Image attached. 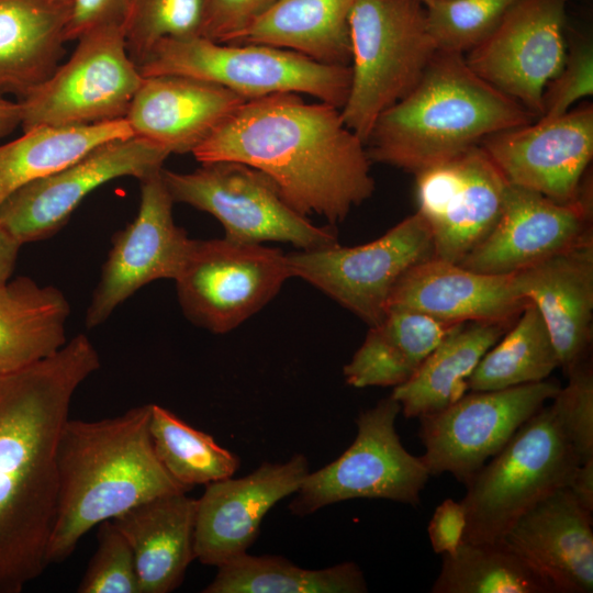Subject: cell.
I'll list each match as a JSON object with an SVG mask.
<instances>
[{
  "label": "cell",
  "instance_id": "cell-24",
  "mask_svg": "<svg viewBox=\"0 0 593 593\" xmlns=\"http://www.w3.org/2000/svg\"><path fill=\"white\" fill-rule=\"evenodd\" d=\"M247 99L178 75L144 77L125 120L133 135L169 154L191 153Z\"/></svg>",
  "mask_w": 593,
  "mask_h": 593
},
{
  "label": "cell",
  "instance_id": "cell-28",
  "mask_svg": "<svg viewBox=\"0 0 593 593\" xmlns=\"http://www.w3.org/2000/svg\"><path fill=\"white\" fill-rule=\"evenodd\" d=\"M465 323H450L423 313L389 311L369 332L344 367L354 388L398 387L410 380L429 354Z\"/></svg>",
  "mask_w": 593,
  "mask_h": 593
},
{
  "label": "cell",
  "instance_id": "cell-16",
  "mask_svg": "<svg viewBox=\"0 0 593 593\" xmlns=\"http://www.w3.org/2000/svg\"><path fill=\"white\" fill-rule=\"evenodd\" d=\"M415 176L434 257L460 264L496 224L510 183L480 144Z\"/></svg>",
  "mask_w": 593,
  "mask_h": 593
},
{
  "label": "cell",
  "instance_id": "cell-40",
  "mask_svg": "<svg viewBox=\"0 0 593 593\" xmlns=\"http://www.w3.org/2000/svg\"><path fill=\"white\" fill-rule=\"evenodd\" d=\"M592 93L593 48L589 40H581L572 45L562 68L547 85L539 119L560 116L571 110L577 101Z\"/></svg>",
  "mask_w": 593,
  "mask_h": 593
},
{
  "label": "cell",
  "instance_id": "cell-35",
  "mask_svg": "<svg viewBox=\"0 0 593 593\" xmlns=\"http://www.w3.org/2000/svg\"><path fill=\"white\" fill-rule=\"evenodd\" d=\"M149 434L165 469L189 490L233 477L239 468L236 455L158 404H150Z\"/></svg>",
  "mask_w": 593,
  "mask_h": 593
},
{
  "label": "cell",
  "instance_id": "cell-10",
  "mask_svg": "<svg viewBox=\"0 0 593 593\" xmlns=\"http://www.w3.org/2000/svg\"><path fill=\"white\" fill-rule=\"evenodd\" d=\"M400 403L391 395L359 413L353 444L334 461L306 475L289 505L304 516L338 502L381 499L417 505L430 477L395 428Z\"/></svg>",
  "mask_w": 593,
  "mask_h": 593
},
{
  "label": "cell",
  "instance_id": "cell-37",
  "mask_svg": "<svg viewBox=\"0 0 593 593\" xmlns=\"http://www.w3.org/2000/svg\"><path fill=\"white\" fill-rule=\"evenodd\" d=\"M202 9V0H133L125 43L136 66L164 38L200 35Z\"/></svg>",
  "mask_w": 593,
  "mask_h": 593
},
{
  "label": "cell",
  "instance_id": "cell-9",
  "mask_svg": "<svg viewBox=\"0 0 593 593\" xmlns=\"http://www.w3.org/2000/svg\"><path fill=\"white\" fill-rule=\"evenodd\" d=\"M76 41L68 60L19 101L23 132L125 119L144 77L128 55L124 27H98Z\"/></svg>",
  "mask_w": 593,
  "mask_h": 593
},
{
  "label": "cell",
  "instance_id": "cell-19",
  "mask_svg": "<svg viewBox=\"0 0 593 593\" xmlns=\"http://www.w3.org/2000/svg\"><path fill=\"white\" fill-rule=\"evenodd\" d=\"M592 192L559 203L538 192L508 186L491 232L460 261L462 268L511 276L559 254L592 233Z\"/></svg>",
  "mask_w": 593,
  "mask_h": 593
},
{
  "label": "cell",
  "instance_id": "cell-11",
  "mask_svg": "<svg viewBox=\"0 0 593 593\" xmlns=\"http://www.w3.org/2000/svg\"><path fill=\"white\" fill-rule=\"evenodd\" d=\"M289 278L282 250L224 236L192 239L174 281L183 314L202 328L225 334L261 310Z\"/></svg>",
  "mask_w": 593,
  "mask_h": 593
},
{
  "label": "cell",
  "instance_id": "cell-41",
  "mask_svg": "<svg viewBox=\"0 0 593 593\" xmlns=\"http://www.w3.org/2000/svg\"><path fill=\"white\" fill-rule=\"evenodd\" d=\"M200 36L228 43L275 0H202Z\"/></svg>",
  "mask_w": 593,
  "mask_h": 593
},
{
  "label": "cell",
  "instance_id": "cell-27",
  "mask_svg": "<svg viewBox=\"0 0 593 593\" xmlns=\"http://www.w3.org/2000/svg\"><path fill=\"white\" fill-rule=\"evenodd\" d=\"M358 0H275L227 44H261L321 64L350 66L349 16Z\"/></svg>",
  "mask_w": 593,
  "mask_h": 593
},
{
  "label": "cell",
  "instance_id": "cell-1",
  "mask_svg": "<svg viewBox=\"0 0 593 593\" xmlns=\"http://www.w3.org/2000/svg\"><path fill=\"white\" fill-rule=\"evenodd\" d=\"M100 368L85 334L54 355L0 374V593L47 568L58 504L57 449L79 385Z\"/></svg>",
  "mask_w": 593,
  "mask_h": 593
},
{
  "label": "cell",
  "instance_id": "cell-18",
  "mask_svg": "<svg viewBox=\"0 0 593 593\" xmlns=\"http://www.w3.org/2000/svg\"><path fill=\"white\" fill-rule=\"evenodd\" d=\"M480 145L510 184L574 202L589 187L583 178L593 157L592 104L497 132Z\"/></svg>",
  "mask_w": 593,
  "mask_h": 593
},
{
  "label": "cell",
  "instance_id": "cell-8",
  "mask_svg": "<svg viewBox=\"0 0 593 593\" xmlns=\"http://www.w3.org/2000/svg\"><path fill=\"white\" fill-rule=\"evenodd\" d=\"M174 200L214 216L225 237L244 243L282 242L299 249L338 243L331 227L314 225L293 210L262 171L236 161L201 164L191 172L161 170Z\"/></svg>",
  "mask_w": 593,
  "mask_h": 593
},
{
  "label": "cell",
  "instance_id": "cell-32",
  "mask_svg": "<svg viewBox=\"0 0 593 593\" xmlns=\"http://www.w3.org/2000/svg\"><path fill=\"white\" fill-rule=\"evenodd\" d=\"M203 593H365L360 567L346 561L325 569H304L275 555L247 552L217 567Z\"/></svg>",
  "mask_w": 593,
  "mask_h": 593
},
{
  "label": "cell",
  "instance_id": "cell-45",
  "mask_svg": "<svg viewBox=\"0 0 593 593\" xmlns=\"http://www.w3.org/2000/svg\"><path fill=\"white\" fill-rule=\"evenodd\" d=\"M22 245L0 227V284L11 279Z\"/></svg>",
  "mask_w": 593,
  "mask_h": 593
},
{
  "label": "cell",
  "instance_id": "cell-13",
  "mask_svg": "<svg viewBox=\"0 0 593 593\" xmlns=\"http://www.w3.org/2000/svg\"><path fill=\"white\" fill-rule=\"evenodd\" d=\"M561 385L540 381L502 390L471 391L419 418L421 456L430 475L449 472L465 485Z\"/></svg>",
  "mask_w": 593,
  "mask_h": 593
},
{
  "label": "cell",
  "instance_id": "cell-25",
  "mask_svg": "<svg viewBox=\"0 0 593 593\" xmlns=\"http://www.w3.org/2000/svg\"><path fill=\"white\" fill-rule=\"evenodd\" d=\"M197 500L163 495L111 519L130 544L141 593H168L183 581L194 560Z\"/></svg>",
  "mask_w": 593,
  "mask_h": 593
},
{
  "label": "cell",
  "instance_id": "cell-47",
  "mask_svg": "<svg viewBox=\"0 0 593 593\" xmlns=\"http://www.w3.org/2000/svg\"><path fill=\"white\" fill-rule=\"evenodd\" d=\"M421 1H422L423 3H425V4H428V3H430L433 0H421Z\"/></svg>",
  "mask_w": 593,
  "mask_h": 593
},
{
  "label": "cell",
  "instance_id": "cell-21",
  "mask_svg": "<svg viewBox=\"0 0 593 593\" xmlns=\"http://www.w3.org/2000/svg\"><path fill=\"white\" fill-rule=\"evenodd\" d=\"M500 542L542 575L553 593L593 591L592 513L566 486L524 512Z\"/></svg>",
  "mask_w": 593,
  "mask_h": 593
},
{
  "label": "cell",
  "instance_id": "cell-29",
  "mask_svg": "<svg viewBox=\"0 0 593 593\" xmlns=\"http://www.w3.org/2000/svg\"><path fill=\"white\" fill-rule=\"evenodd\" d=\"M70 305L56 287L30 277L0 284V374L30 367L68 342Z\"/></svg>",
  "mask_w": 593,
  "mask_h": 593
},
{
  "label": "cell",
  "instance_id": "cell-14",
  "mask_svg": "<svg viewBox=\"0 0 593 593\" xmlns=\"http://www.w3.org/2000/svg\"><path fill=\"white\" fill-rule=\"evenodd\" d=\"M169 155L135 135L108 141L14 191L0 205V227L21 245L46 239L68 222L89 193L122 177L141 181L160 171Z\"/></svg>",
  "mask_w": 593,
  "mask_h": 593
},
{
  "label": "cell",
  "instance_id": "cell-20",
  "mask_svg": "<svg viewBox=\"0 0 593 593\" xmlns=\"http://www.w3.org/2000/svg\"><path fill=\"white\" fill-rule=\"evenodd\" d=\"M310 472L304 455L286 462H264L243 478L213 481L197 500L194 558L220 567L247 552L266 514L295 493Z\"/></svg>",
  "mask_w": 593,
  "mask_h": 593
},
{
  "label": "cell",
  "instance_id": "cell-12",
  "mask_svg": "<svg viewBox=\"0 0 593 593\" xmlns=\"http://www.w3.org/2000/svg\"><path fill=\"white\" fill-rule=\"evenodd\" d=\"M434 257L432 234L415 212L379 238L287 254L291 277L309 282L369 326L387 315L389 295L415 265Z\"/></svg>",
  "mask_w": 593,
  "mask_h": 593
},
{
  "label": "cell",
  "instance_id": "cell-36",
  "mask_svg": "<svg viewBox=\"0 0 593 593\" xmlns=\"http://www.w3.org/2000/svg\"><path fill=\"white\" fill-rule=\"evenodd\" d=\"M519 0H433L426 20L437 49L466 54L483 42Z\"/></svg>",
  "mask_w": 593,
  "mask_h": 593
},
{
  "label": "cell",
  "instance_id": "cell-26",
  "mask_svg": "<svg viewBox=\"0 0 593 593\" xmlns=\"http://www.w3.org/2000/svg\"><path fill=\"white\" fill-rule=\"evenodd\" d=\"M71 0H0V97L21 101L64 55Z\"/></svg>",
  "mask_w": 593,
  "mask_h": 593
},
{
  "label": "cell",
  "instance_id": "cell-38",
  "mask_svg": "<svg viewBox=\"0 0 593 593\" xmlns=\"http://www.w3.org/2000/svg\"><path fill=\"white\" fill-rule=\"evenodd\" d=\"M98 526V547L77 592L141 593L134 555L126 538L112 521Z\"/></svg>",
  "mask_w": 593,
  "mask_h": 593
},
{
  "label": "cell",
  "instance_id": "cell-22",
  "mask_svg": "<svg viewBox=\"0 0 593 593\" xmlns=\"http://www.w3.org/2000/svg\"><path fill=\"white\" fill-rule=\"evenodd\" d=\"M512 276L517 293L540 313L568 373L589 359L593 318V234Z\"/></svg>",
  "mask_w": 593,
  "mask_h": 593
},
{
  "label": "cell",
  "instance_id": "cell-44",
  "mask_svg": "<svg viewBox=\"0 0 593 593\" xmlns=\"http://www.w3.org/2000/svg\"><path fill=\"white\" fill-rule=\"evenodd\" d=\"M566 488L582 507L593 512V459L578 465Z\"/></svg>",
  "mask_w": 593,
  "mask_h": 593
},
{
  "label": "cell",
  "instance_id": "cell-31",
  "mask_svg": "<svg viewBox=\"0 0 593 593\" xmlns=\"http://www.w3.org/2000/svg\"><path fill=\"white\" fill-rule=\"evenodd\" d=\"M133 135L125 119L72 127L40 126L0 145V205L18 189L94 147Z\"/></svg>",
  "mask_w": 593,
  "mask_h": 593
},
{
  "label": "cell",
  "instance_id": "cell-43",
  "mask_svg": "<svg viewBox=\"0 0 593 593\" xmlns=\"http://www.w3.org/2000/svg\"><path fill=\"white\" fill-rule=\"evenodd\" d=\"M466 526L467 516L461 501H443L436 507L427 527L433 550L441 556L452 553L462 542Z\"/></svg>",
  "mask_w": 593,
  "mask_h": 593
},
{
  "label": "cell",
  "instance_id": "cell-5",
  "mask_svg": "<svg viewBox=\"0 0 593 593\" xmlns=\"http://www.w3.org/2000/svg\"><path fill=\"white\" fill-rule=\"evenodd\" d=\"M349 26L351 82L340 114L366 144L378 118L417 85L437 46L421 0H358Z\"/></svg>",
  "mask_w": 593,
  "mask_h": 593
},
{
  "label": "cell",
  "instance_id": "cell-15",
  "mask_svg": "<svg viewBox=\"0 0 593 593\" xmlns=\"http://www.w3.org/2000/svg\"><path fill=\"white\" fill-rule=\"evenodd\" d=\"M570 0H519L496 29L465 55L469 67L537 119L544 91L562 68Z\"/></svg>",
  "mask_w": 593,
  "mask_h": 593
},
{
  "label": "cell",
  "instance_id": "cell-7",
  "mask_svg": "<svg viewBox=\"0 0 593 593\" xmlns=\"http://www.w3.org/2000/svg\"><path fill=\"white\" fill-rule=\"evenodd\" d=\"M579 463L552 406L544 405L466 484L462 541L500 542L524 512L567 486Z\"/></svg>",
  "mask_w": 593,
  "mask_h": 593
},
{
  "label": "cell",
  "instance_id": "cell-6",
  "mask_svg": "<svg viewBox=\"0 0 593 593\" xmlns=\"http://www.w3.org/2000/svg\"><path fill=\"white\" fill-rule=\"evenodd\" d=\"M137 67L143 77H191L247 100L305 93L338 109L345 104L351 82L350 66L321 64L273 46L219 43L200 35L161 40Z\"/></svg>",
  "mask_w": 593,
  "mask_h": 593
},
{
  "label": "cell",
  "instance_id": "cell-30",
  "mask_svg": "<svg viewBox=\"0 0 593 593\" xmlns=\"http://www.w3.org/2000/svg\"><path fill=\"white\" fill-rule=\"evenodd\" d=\"M511 325L470 322L450 333L429 354L414 376L393 388L391 396L405 417L438 412L469 390V378L483 355Z\"/></svg>",
  "mask_w": 593,
  "mask_h": 593
},
{
  "label": "cell",
  "instance_id": "cell-33",
  "mask_svg": "<svg viewBox=\"0 0 593 593\" xmlns=\"http://www.w3.org/2000/svg\"><path fill=\"white\" fill-rule=\"evenodd\" d=\"M560 367L548 327L528 303L515 324L483 355L472 371L470 391L513 388L546 380Z\"/></svg>",
  "mask_w": 593,
  "mask_h": 593
},
{
  "label": "cell",
  "instance_id": "cell-17",
  "mask_svg": "<svg viewBox=\"0 0 593 593\" xmlns=\"http://www.w3.org/2000/svg\"><path fill=\"white\" fill-rule=\"evenodd\" d=\"M161 170L139 181L138 212L113 237L86 312L88 328L104 323L142 287L159 279L175 280L184 264L192 239L174 221L175 202Z\"/></svg>",
  "mask_w": 593,
  "mask_h": 593
},
{
  "label": "cell",
  "instance_id": "cell-4",
  "mask_svg": "<svg viewBox=\"0 0 593 593\" xmlns=\"http://www.w3.org/2000/svg\"><path fill=\"white\" fill-rule=\"evenodd\" d=\"M535 120L478 76L463 54L437 49L417 85L378 118L366 149L371 163L415 175Z\"/></svg>",
  "mask_w": 593,
  "mask_h": 593
},
{
  "label": "cell",
  "instance_id": "cell-39",
  "mask_svg": "<svg viewBox=\"0 0 593 593\" xmlns=\"http://www.w3.org/2000/svg\"><path fill=\"white\" fill-rule=\"evenodd\" d=\"M568 383L551 400L555 414L580 463L593 459V369L589 359L574 366Z\"/></svg>",
  "mask_w": 593,
  "mask_h": 593
},
{
  "label": "cell",
  "instance_id": "cell-3",
  "mask_svg": "<svg viewBox=\"0 0 593 593\" xmlns=\"http://www.w3.org/2000/svg\"><path fill=\"white\" fill-rule=\"evenodd\" d=\"M150 404L98 421L68 419L57 449L58 504L47 561L59 563L93 527L153 499L188 493L158 459Z\"/></svg>",
  "mask_w": 593,
  "mask_h": 593
},
{
  "label": "cell",
  "instance_id": "cell-42",
  "mask_svg": "<svg viewBox=\"0 0 593 593\" xmlns=\"http://www.w3.org/2000/svg\"><path fill=\"white\" fill-rule=\"evenodd\" d=\"M132 4L133 0H71L67 42L98 27L122 26L125 30Z\"/></svg>",
  "mask_w": 593,
  "mask_h": 593
},
{
  "label": "cell",
  "instance_id": "cell-34",
  "mask_svg": "<svg viewBox=\"0 0 593 593\" xmlns=\"http://www.w3.org/2000/svg\"><path fill=\"white\" fill-rule=\"evenodd\" d=\"M433 593H553L535 569L503 544L462 541L443 555Z\"/></svg>",
  "mask_w": 593,
  "mask_h": 593
},
{
  "label": "cell",
  "instance_id": "cell-2",
  "mask_svg": "<svg viewBox=\"0 0 593 593\" xmlns=\"http://www.w3.org/2000/svg\"><path fill=\"white\" fill-rule=\"evenodd\" d=\"M192 155L201 164L254 167L298 213L331 224L344 221L374 191L366 144L345 124L340 109L307 103L298 93L246 100Z\"/></svg>",
  "mask_w": 593,
  "mask_h": 593
},
{
  "label": "cell",
  "instance_id": "cell-23",
  "mask_svg": "<svg viewBox=\"0 0 593 593\" xmlns=\"http://www.w3.org/2000/svg\"><path fill=\"white\" fill-rule=\"evenodd\" d=\"M528 303L515 290L512 276L480 273L432 257L400 278L387 313L406 310L450 323L510 325Z\"/></svg>",
  "mask_w": 593,
  "mask_h": 593
},
{
  "label": "cell",
  "instance_id": "cell-46",
  "mask_svg": "<svg viewBox=\"0 0 593 593\" xmlns=\"http://www.w3.org/2000/svg\"><path fill=\"white\" fill-rule=\"evenodd\" d=\"M22 112L19 101H10L0 97V138L11 134L21 126Z\"/></svg>",
  "mask_w": 593,
  "mask_h": 593
}]
</instances>
